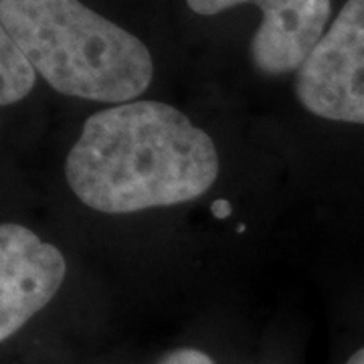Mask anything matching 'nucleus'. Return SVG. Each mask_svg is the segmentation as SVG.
Wrapping results in <instances>:
<instances>
[{
	"mask_svg": "<svg viewBox=\"0 0 364 364\" xmlns=\"http://www.w3.org/2000/svg\"><path fill=\"white\" fill-rule=\"evenodd\" d=\"M279 0H186V4L191 6V11L203 16H210V14H219L223 11H229L233 6H241V4H255L261 13L269 11L277 4Z\"/></svg>",
	"mask_w": 364,
	"mask_h": 364,
	"instance_id": "obj_7",
	"label": "nucleus"
},
{
	"mask_svg": "<svg viewBox=\"0 0 364 364\" xmlns=\"http://www.w3.org/2000/svg\"><path fill=\"white\" fill-rule=\"evenodd\" d=\"M37 69L21 47L0 31V104L2 107L25 100L35 87Z\"/></svg>",
	"mask_w": 364,
	"mask_h": 364,
	"instance_id": "obj_6",
	"label": "nucleus"
},
{
	"mask_svg": "<svg viewBox=\"0 0 364 364\" xmlns=\"http://www.w3.org/2000/svg\"><path fill=\"white\" fill-rule=\"evenodd\" d=\"M346 364H364V348L354 352L350 358L346 360Z\"/></svg>",
	"mask_w": 364,
	"mask_h": 364,
	"instance_id": "obj_9",
	"label": "nucleus"
},
{
	"mask_svg": "<svg viewBox=\"0 0 364 364\" xmlns=\"http://www.w3.org/2000/svg\"><path fill=\"white\" fill-rule=\"evenodd\" d=\"M296 97L310 114L364 126V0H348L296 71Z\"/></svg>",
	"mask_w": 364,
	"mask_h": 364,
	"instance_id": "obj_3",
	"label": "nucleus"
},
{
	"mask_svg": "<svg viewBox=\"0 0 364 364\" xmlns=\"http://www.w3.org/2000/svg\"><path fill=\"white\" fill-rule=\"evenodd\" d=\"M0 31L63 95L128 104L154 75L142 41L79 0H0Z\"/></svg>",
	"mask_w": 364,
	"mask_h": 364,
	"instance_id": "obj_2",
	"label": "nucleus"
},
{
	"mask_svg": "<svg viewBox=\"0 0 364 364\" xmlns=\"http://www.w3.org/2000/svg\"><path fill=\"white\" fill-rule=\"evenodd\" d=\"M160 364H215L210 360V356L205 352L195 350V348H182L166 354Z\"/></svg>",
	"mask_w": 364,
	"mask_h": 364,
	"instance_id": "obj_8",
	"label": "nucleus"
},
{
	"mask_svg": "<svg viewBox=\"0 0 364 364\" xmlns=\"http://www.w3.org/2000/svg\"><path fill=\"white\" fill-rule=\"evenodd\" d=\"M65 176L85 207L126 215L205 195L219 176V154L181 109L134 100L87 117Z\"/></svg>",
	"mask_w": 364,
	"mask_h": 364,
	"instance_id": "obj_1",
	"label": "nucleus"
},
{
	"mask_svg": "<svg viewBox=\"0 0 364 364\" xmlns=\"http://www.w3.org/2000/svg\"><path fill=\"white\" fill-rule=\"evenodd\" d=\"M67 263L59 249L16 223L0 227V340H9L51 301Z\"/></svg>",
	"mask_w": 364,
	"mask_h": 364,
	"instance_id": "obj_4",
	"label": "nucleus"
},
{
	"mask_svg": "<svg viewBox=\"0 0 364 364\" xmlns=\"http://www.w3.org/2000/svg\"><path fill=\"white\" fill-rule=\"evenodd\" d=\"M332 0H279L251 39V61L265 75L298 71L324 37Z\"/></svg>",
	"mask_w": 364,
	"mask_h": 364,
	"instance_id": "obj_5",
	"label": "nucleus"
}]
</instances>
